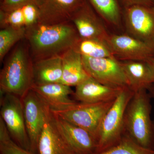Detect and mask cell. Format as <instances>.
<instances>
[{"instance_id": "obj_1", "label": "cell", "mask_w": 154, "mask_h": 154, "mask_svg": "<svg viewBox=\"0 0 154 154\" xmlns=\"http://www.w3.org/2000/svg\"><path fill=\"white\" fill-rule=\"evenodd\" d=\"M71 22L56 25L38 23L26 28L25 40L33 61L62 57L79 39Z\"/></svg>"}, {"instance_id": "obj_2", "label": "cell", "mask_w": 154, "mask_h": 154, "mask_svg": "<svg viewBox=\"0 0 154 154\" xmlns=\"http://www.w3.org/2000/svg\"><path fill=\"white\" fill-rule=\"evenodd\" d=\"M33 61L27 41L15 45L0 72V91L22 98L33 84Z\"/></svg>"}, {"instance_id": "obj_3", "label": "cell", "mask_w": 154, "mask_h": 154, "mask_svg": "<svg viewBox=\"0 0 154 154\" xmlns=\"http://www.w3.org/2000/svg\"><path fill=\"white\" fill-rule=\"evenodd\" d=\"M151 99L147 90L134 92L125 112L123 135L142 147L154 150Z\"/></svg>"}, {"instance_id": "obj_4", "label": "cell", "mask_w": 154, "mask_h": 154, "mask_svg": "<svg viewBox=\"0 0 154 154\" xmlns=\"http://www.w3.org/2000/svg\"><path fill=\"white\" fill-rule=\"evenodd\" d=\"M134 94L129 88H124L103 117L96 135V154L105 151L120 142L123 136L125 112Z\"/></svg>"}, {"instance_id": "obj_5", "label": "cell", "mask_w": 154, "mask_h": 154, "mask_svg": "<svg viewBox=\"0 0 154 154\" xmlns=\"http://www.w3.org/2000/svg\"><path fill=\"white\" fill-rule=\"evenodd\" d=\"M115 100L96 103L77 102L62 110H51L61 118L86 130L96 140L100 123Z\"/></svg>"}, {"instance_id": "obj_6", "label": "cell", "mask_w": 154, "mask_h": 154, "mask_svg": "<svg viewBox=\"0 0 154 154\" xmlns=\"http://www.w3.org/2000/svg\"><path fill=\"white\" fill-rule=\"evenodd\" d=\"M1 94L0 117L13 140L22 148L30 151L22 98L9 93Z\"/></svg>"}, {"instance_id": "obj_7", "label": "cell", "mask_w": 154, "mask_h": 154, "mask_svg": "<svg viewBox=\"0 0 154 154\" xmlns=\"http://www.w3.org/2000/svg\"><path fill=\"white\" fill-rule=\"evenodd\" d=\"M122 19L128 35L154 48V8L134 5L123 8Z\"/></svg>"}, {"instance_id": "obj_8", "label": "cell", "mask_w": 154, "mask_h": 154, "mask_svg": "<svg viewBox=\"0 0 154 154\" xmlns=\"http://www.w3.org/2000/svg\"><path fill=\"white\" fill-rule=\"evenodd\" d=\"M89 75L99 83L112 88H128L121 61L114 57L93 58L82 56Z\"/></svg>"}, {"instance_id": "obj_9", "label": "cell", "mask_w": 154, "mask_h": 154, "mask_svg": "<svg viewBox=\"0 0 154 154\" xmlns=\"http://www.w3.org/2000/svg\"><path fill=\"white\" fill-rule=\"evenodd\" d=\"M113 56L120 61H144L154 57V48L128 34H110L107 40Z\"/></svg>"}, {"instance_id": "obj_10", "label": "cell", "mask_w": 154, "mask_h": 154, "mask_svg": "<svg viewBox=\"0 0 154 154\" xmlns=\"http://www.w3.org/2000/svg\"><path fill=\"white\" fill-rule=\"evenodd\" d=\"M22 99L30 151L37 154L38 139L44 125L45 103L32 89Z\"/></svg>"}, {"instance_id": "obj_11", "label": "cell", "mask_w": 154, "mask_h": 154, "mask_svg": "<svg viewBox=\"0 0 154 154\" xmlns=\"http://www.w3.org/2000/svg\"><path fill=\"white\" fill-rule=\"evenodd\" d=\"M52 113L58 131L74 153H96L97 141L90 132Z\"/></svg>"}, {"instance_id": "obj_12", "label": "cell", "mask_w": 154, "mask_h": 154, "mask_svg": "<svg viewBox=\"0 0 154 154\" xmlns=\"http://www.w3.org/2000/svg\"><path fill=\"white\" fill-rule=\"evenodd\" d=\"M71 22L75 27L80 38L98 39L107 42L110 35L104 24L105 22L88 0L75 13Z\"/></svg>"}, {"instance_id": "obj_13", "label": "cell", "mask_w": 154, "mask_h": 154, "mask_svg": "<svg viewBox=\"0 0 154 154\" xmlns=\"http://www.w3.org/2000/svg\"><path fill=\"white\" fill-rule=\"evenodd\" d=\"M87 0H39L38 23L56 25L71 22Z\"/></svg>"}, {"instance_id": "obj_14", "label": "cell", "mask_w": 154, "mask_h": 154, "mask_svg": "<svg viewBox=\"0 0 154 154\" xmlns=\"http://www.w3.org/2000/svg\"><path fill=\"white\" fill-rule=\"evenodd\" d=\"M37 154H75L58 131L52 111L46 103L44 125L38 139Z\"/></svg>"}, {"instance_id": "obj_15", "label": "cell", "mask_w": 154, "mask_h": 154, "mask_svg": "<svg viewBox=\"0 0 154 154\" xmlns=\"http://www.w3.org/2000/svg\"><path fill=\"white\" fill-rule=\"evenodd\" d=\"M123 89L105 85L90 77L76 86L73 96L78 102H107L115 100Z\"/></svg>"}, {"instance_id": "obj_16", "label": "cell", "mask_w": 154, "mask_h": 154, "mask_svg": "<svg viewBox=\"0 0 154 154\" xmlns=\"http://www.w3.org/2000/svg\"><path fill=\"white\" fill-rule=\"evenodd\" d=\"M52 110H62L77 102L70 98L74 91L69 86L61 83L43 85H33L31 89Z\"/></svg>"}, {"instance_id": "obj_17", "label": "cell", "mask_w": 154, "mask_h": 154, "mask_svg": "<svg viewBox=\"0 0 154 154\" xmlns=\"http://www.w3.org/2000/svg\"><path fill=\"white\" fill-rule=\"evenodd\" d=\"M128 88L134 92L148 90L154 83V72L148 62L121 61Z\"/></svg>"}, {"instance_id": "obj_18", "label": "cell", "mask_w": 154, "mask_h": 154, "mask_svg": "<svg viewBox=\"0 0 154 154\" xmlns=\"http://www.w3.org/2000/svg\"><path fill=\"white\" fill-rule=\"evenodd\" d=\"M39 17L38 4L29 3L10 12L0 11V27L27 28L38 23Z\"/></svg>"}, {"instance_id": "obj_19", "label": "cell", "mask_w": 154, "mask_h": 154, "mask_svg": "<svg viewBox=\"0 0 154 154\" xmlns=\"http://www.w3.org/2000/svg\"><path fill=\"white\" fill-rule=\"evenodd\" d=\"M62 59L63 72L60 83L76 87L91 77L84 66L82 56L72 48L65 53Z\"/></svg>"}, {"instance_id": "obj_20", "label": "cell", "mask_w": 154, "mask_h": 154, "mask_svg": "<svg viewBox=\"0 0 154 154\" xmlns=\"http://www.w3.org/2000/svg\"><path fill=\"white\" fill-rule=\"evenodd\" d=\"M33 85L60 83L62 77V57L33 61Z\"/></svg>"}, {"instance_id": "obj_21", "label": "cell", "mask_w": 154, "mask_h": 154, "mask_svg": "<svg viewBox=\"0 0 154 154\" xmlns=\"http://www.w3.org/2000/svg\"><path fill=\"white\" fill-rule=\"evenodd\" d=\"M105 23L119 28L122 19L123 8L119 0H88Z\"/></svg>"}, {"instance_id": "obj_22", "label": "cell", "mask_w": 154, "mask_h": 154, "mask_svg": "<svg viewBox=\"0 0 154 154\" xmlns=\"http://www.w3.org/2000/svg\"><path fill=\"white\" fill-rule=\"evenodd\" d=\"M72 49L82 56L93 58L114 57L107 42L100 39L80 38Z\"/></svg>"}, {"instance_id": "obj_23", "label": "cell", "mask_w": 154, "mask_h": 154, "mask_svg": "<svg viewBox=\"0 0 154 154\" xmlns=\"http://www.w3.org/2000/svg\"><path fill=\"white\" fill-rule=\"evenodd\" d=\"M26 28L9 27L0 30V61L16 45L25 39Z\"/></svg>"}, {"instance_id": "obj_24", "label": "cell", "mask_w": 154, "mask_h": 154, "mask_svg": "<svg viewBox=\"0 0 154 154\" xmlns=\"http://www.w3.org/2000/svg\"><path fill=\"white\" fill-rule=\"evenodd\" d=\"M96 154H154V150L142 147L125 135L120 142L109 149Z\"/></svg>"}, {"instance_id": "obj_25", "label": "cell", "mask_w": 154, "mask_h": 154, "mask_svg": "<svg viewBox=\"0 0 154 154\" xmlns=\"http://www.w3.org/2000/svg\"><path fill=\"white\" fill-rule=\"evenodd\" d=\"M0 153L1 154H35L22 148L11 138L3 119L0 117Z\"/></svg>"}, {"instance_id": "obj_26", "label": "cell", "mask_w": 154, "mask_h": 154, "mask_svg": "<svg viewBox=\"0 0 154 154\" xmlns=\"http://www.w3.org/2000/svg\"><path fill=\"white\" fill-rule=\"evenodd\" d=\"M39 0H2L0 11L10 12L26 4L35 3L38 4Z\"/></svg>"}, {"instance_id": "obj_27", "label": "cell", "mask_w": 154, "mask_h": 154, "mask_svg": "<svg viewBox=\"0 0 154 154\" xmlns=\"http://www.w3.org/2000/svg\"><path fill=\"white\" fill-rule=\"evenodd\" d=\"M123 8L134 5L154 6V0H119Z\"/></svg>"}, {"instance_id": "obj_28", "label": "cell", "mask_w": 154, "mask_h": 154, "mask_svg": "<svg viewBox=\"0 0 154 154\" xmlns=\"http://www.w3.org/2000/svg\"><path fill=\"white\" fill-rule=\"evenodd\" d=\"M148 91L149 94L152 99V98L154 99V83L149 88ZM153 122L154 124V120H153Z\"/></svg>"}, {"instance_id": "obj_29", "label": "cell", "mask_w": 154, "mask_h": 154, "mask_svg": "<svg viewBox=\"0 0 154 154\" xmlns=\"http://www.w3.org/2000/svg\"><path fill=\"white\" fill-rule=\"evenodd\" d=\"M147 62L150 65L154 72V57L148 61Z\"/></svg>"}, {"instance_id": "obj_30", "label": "cell", "mask_w": 154, "mask_h": 154, "mask_svg": "<svg viewBox=\"0 0 154 154\" xmlns=\"http://www.w3.org/2000/svg\"><path fill=\"white\" fill-rule=\"evenodd\" d=\"M154 8V6H153Z\"/></svg>"}]
</instances>
